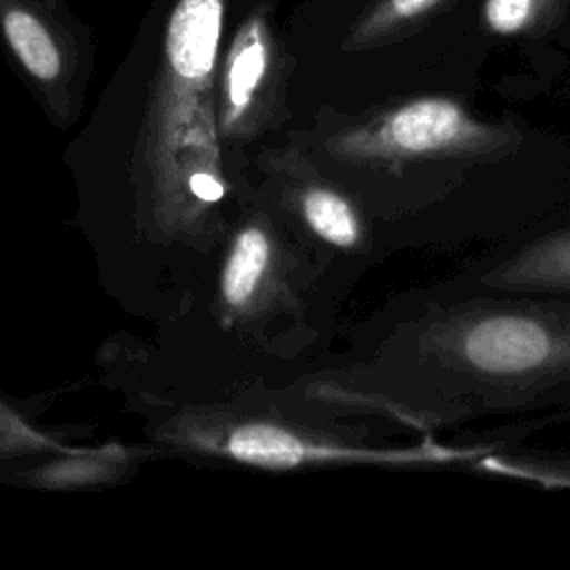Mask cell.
Masks as SVG:
<instances>
[{
    "label": "cell",
    "instance_id": "1",
    "mask_svg": "<svg viewBox=\"0 0 570 570\" xmlns=\"http://www.w3.org/2000/svg\"><path fill=\"white\" fill-rule=\"evenodd\" d=\"M374 385L336 396L434 434L570 403V296L476 292L392 325Z\"/></svg>",
    "mask_w": 570,
    "mask_h": 570
},
{
    "label": "cell",
    "instance_id": "2",
    "mask_svg": "<svg viewBox=\"0 0 570 570\" xmlns=\"http://www.w3.org/2000/svg\"><path fill=\"white\" fill-rule=\"evenodd\" d=\"M227 0H174L158 91L151 114V147L165 207L178 203L196 169L218 171L214 78Z\"/></svg>",
    "mask_w": 570,
    "mask_h": 570
},
{
    "label": "cell",
    "instance_id": "3",
    "mask_svg": "<svg viewBox=\"0 0 570 570\" xmlns=\"http://www.w3.org/2000/svg\"><path fill=\"white\" fill-rule=\"evenodd\" d=\"M521 134L510 122L474 116L450 96H416L396 102L365 122L343 129L332 149L338 158L405 169H470L514 154Z\"/></svg>",
    "mask_w": 570,
    "mask_h": 570
},
{
    "label": "cell",
    "instance_id": "4",
    "mask_svg": "<svg viewBox=\"0 0 570 570\" xmlns=\"http://www.w3.org/2000/svg\"><path fill=\"white\" fill-rule=\"evenodd\" d=\"M503 439L476 443H445L434 434H421L405 445H354L301 436L274 423L252 421L236 425L218 445L227 456L258 468L289 470L307 463H367L387 468L474 465L481 456L503 448Z\"/></svg>",
    "mask_w": 570,
    "mask_h": 570
},
{
    "label": "cell",
    "instance_id": "5",
    "mask_svg": "<svg viewBox=\"0 0 570 570\" xmlns=\"http://www.w3.org/2000/svg\"><path fill=\"white\" fill-rule=\"evenodd\" d=\"M456 289L570 296V225L497 254L474 267Z\"/></svg>",
    "mask_w": 570,
    "mask_h": 570
},
{
    "label": "cell",
    "instance_id": "6",
    "mask_svg": "<svg viewBox=\"0 0 570 570\" xmlns=\"http://www.w3.org/2000/svg\"><path fill=\"white\" fill-rule=\"evenodd\" d=\"M274 65V38L263 11L245 18L232 38L220 71V127L236 131L256 107Z\"/></svg>",
    "mask_w": 570,
    "mask_h": 570
},
{
    "label": "cell",
    "instance_id": "7",
    "mask_svg": "<svg viewBox=\"0 0 570 570\" xmlns=\"http://www.w3.org/2000/svg\"><path fill=\"white\" fill-rule=\"evenodd\" d=\"M51 16L31 0H0V31L22 69L42 85L65 73V47Z\"/></svg>",
    "mask_w": 570,
    "mask_h": 570
},
{
    "label": "cell",
    "instance_id": "8",
    "mask_svg": "<svg viewBox=\"0 0 570 570\" xmlns=\"http://www.w3.org/2000/svg\"><path fill=\"white\" fill-rule=\"evenodd\" d=\"M272 261V243L265 229L245 227L232 243L220 274V296L227 307L245 309L263 285Z\"/></svg>",
    "mask_w": 570,
    "mask_h": 570
},
{
    "label": "cell",
    "instance_id": "9",
    "mask_svg": "<svg viewBox=\"0 0 570 570\" xmlns=\"http://www.w3.org/2000/svg\"><path fill=\"white\" fill-rule=\"evenodd\" d=\"M301 212L307 227L336 249H358L365 240V225L356 205L332 187L305 189Z\"/></svg>",
    "mask_w": 570,
    "mask_h": 570
},
{
    "label": "cell",
    "instance_id": "10",
    "mask_svg": "<svg viewBox=\"0 0 570 570\" xmlns=\"http://www.w3.org/2000/svg\"><path fill=\"white\" fill-rule=\"evenodd\" d=\"M445 0H376L350 29L345 49L379 47L421 27Z\"/></svg>",
    "mask_w": 570,
    "mask_h": 570
},
{
    "label": "cell",
    "instance_id": "11",
    "mask_svg": "<svg viewBox=\"0 0 570 570\" xmlns=\"http://www.w3.org/2000/svg\"><path fill=\"white\" fill-rule=\"evenodd\" d=\"M472 468L541 490H570V454L563 452H517L503 445L481 456Z\"/></svg>",
    "mask_w": 570,
    "mask_h": 570
},
{
    "label": "cell",
    "instance_id": "12",
    "mask_svg": "<svg viewBox=\"0 0 570 570\" xmlns=\"http://www.w3.org/2000/svg\"><path fill=\"white\" fill-rule=\"evenodd\" d=\"M566 0H483V27L503 38L541 33L559 22Z\"/></svg>",
    "mask_w": 570,
    "mask_h": 570
},
{
    "label": "cell",
    "instance_id": "13",
    "mask_svg": "<svg viewBox=\"0 0 570 570\" xmlns=\"http://www.w3.org/2000/svg\"><path fill=\"white\" fill-rule=\"evenodd\" d=\"M185 191L191 200L200 205H214L220 203L225 196V183L220 180L218 171L212 169H196L185 180Z\"/></svg>",
    "mask_w": 570,
    "mask_h": 570
}]
</instances>
